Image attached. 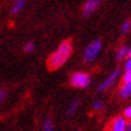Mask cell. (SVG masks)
Returning <instances> with one entry per match:
<instances>
[{
	"mask_svg": "<svg viewBox=\"0 0 131 131\" xmlns=\"http://www.w3.org/2000/svg\"><path fill=\"white\" fill-rule=\"evenodd\" d=\"M72 45L70 41H63L59 45V47L54 53H52L51 57L47 60V66L49 70H57L61 65L66 63L69 57L71 56Z\"/></svg>",
	"mask_w": 131,
	"mask_h": 131,
	"instance_id": "obj_1",
	"label": "cell"
},
{
	"mask_svg": "<svg viewBox=\"0 0 131 131\" xmlns=\"http://www.w3.org/2000/svg\"><path fill=\"white\" fill-rule=\"evenodd\" d=\"M90 76L85 73V72H75L70 78V83H71L72 87L81 88V89L87 88L90 84Z\"/></svg>",
	"mask_w": 131,
	"mask_h": 131,
	"instance_id": "obj_2",
	"label": "cell"
},
{
	"mask_svg": "<svg viewBox=\"0 0 131 131\" xmlns=\"http://www.w3.org/2000/svg\"><path fill=\"white\" fill-rule=\"evenodd\" d=\"M101 47H102V45H101V41L100 40H95V41H93V42H90L87 46L85 51H84V54H83L84 60L88 61V63L93 61L97 57V54L100 53Z\"/></svg>",
	"mask_w": 131,
	"mask_h": 131,
	"instance_id": "obj_3",
	"label": "cell"
},
{
	"mask_svg": "<svg viewBox=\"0 0 131 131\" xmlns=\"http://www.w3.org/2000/svg\"><path fill=\"white\" fill-rule=\"evenodd\" d=\"M120 71L119 70H114V71L112 72L111 75L107 77V80L105 81V82H102V83L100 84V87L97 88V90L99 91H103V90H106L107 88H110L112 85V84L115 82V80L118 78V76H119Z\"/></svg>",
	"mask_w": 131,
	"mask_h": 131,
	"instance_id": "obj_4",
	"label": "cell"
},
{
	"mask_svg": "<svg viewBox=\"0 0 131 131\" xmlns=\"http://www.w3.org/2000/svg\"><path fill=\"white\" fill-rule=\"evenodd\" d=\"M99 4H100L99 0H87L83 5V16L88 17L89 15H91L97 8Z\"/></svg>",
	"mask_w": 131,
	"mask_h": 131,
	"instance_id": "obj_5",
	"label": "cell"
},
{
	"mask_svg": "<svg viewBox=\"0 0 131 131\" xmlns=\"http://www.w3.org/2000/svg\"><path fill=\"white\" fill-rule=\"evenodd\" d=\"M127 123L124 117H117L112 122V131H126Z\"/></svg>",
	"mask_w": 131,
	"mask_h": 131,
	"instance_id": "obj_6",
	"label": "cell"
},
{
	"mask_svg": "<svg viewBox=\"0 0 131 131\" xmlns=\"http://www.w3.org/2000/svg\"><path fill=\"white\" fill-rule=\"evenodd\" d=\"M119 95L123 99H126V97L131 96V82L124 83V85L120 88V90H119Z\"/></svg>",
	"mask_w": 131,
	"mask_h": 131,
	"instance_id": "obj_7",
	"label": "cell"
},
{
	"mask_svg": "<svg viewBox=\"0 0 131 131\" xmlns=\"http://www.w3.org/2000/svg\"><path fill=\"white\" fill-rule=\"evenodd\" d=\"M127 49H129V47H126V46H122V47L117 51V53H115V59L120 60V59H123L124 57H126Z\"/></svg>",
	"mask_w": 131,
	"mask_h": 131,
	"instance_id": "obj_8",
	"label": "cell"
},
{
	"mask_svg": "<svg viewBox=\"0 0 131 131\" xmlns=\"http://www.w3.org/2000/svg\"><path fill=\"white\" fill-rule=\"evenodd\" d=\"M23 7H24V1H16L15 5H13L12 8H11V13L12 15H16V13H18V12L22 11Z\"/></svg>",
	"mask_w": 131,
	"mask_h": 131,
	"instance_id": "obj_9",
	"label": "cell"
},
{
	"mask_svg": "<svg viewBox=\"0 0 131 131\" xmlns=\"http://www.w3.org/2000/svg\"><path fill=\"white\" fill-rule=\"evenodd\" d=\"M130 29H131V20H125V22L122 24L120 31H122V34H126Z\"/></svg>",
	"mask_w": 131,
	"mask_h": 131,
	"instance_id": "obj_10",
	"label": "cell"
},
{
	"mask_svg": "<svg viewBox=\"0 0 131 131\" xmlns=\"http://www.w3.org/2000/svg\"><path fill=\"white\" fill-rule=\"evenodd\" d=\"M77 107H78V101H73V102L69 106V110H68V114L69 115H72L77 111Z\"/></svg>",
	"mask_w": 131,
	"mask_h": 131,
	"instance_id": "obj_11",
	"label": "cell"
},
{
	"mask_svg": "<svg viewBox=\"0 0 131 131\" xmlns=\"http://www.w3.org/2000/svg\"><path fill=\"white\" fill-rule=\"evenodd\" d=\"M43 131H54L52 119H49V118L46 119V122H45V124H43Z\"/></svg>",
	"mask_w": 131,
	"mask_h": 131,
	"instance_id": "obj_12",
	"label": "cell"
},
{
	"mask_svg": "<svg viewBox=\"0 0 131 131\" xmlns=\"http://www.w3.org/2000/svg\"><path fill=\"white\" fill-rule=\"evenodd\" d=\"M102 107H103L102 100H96V101L93 102V108H94L95 111H99V110H101Z\"/></svg>",
	"mask_w": 131,
	"mask_h": 131,
	"instance_id": "obj_13",
	"label": "cell"
},
{
	"mask_svg": "<svg viewBox=\"0 0 131 131\" xmlns=\"http://www.w3.org/2000/svg\"><path fill=\"white\" fill-rule=\"evenodd\" d=\"M123 82H124V83L131 82V69L125 71V73H124V76H123Z\"/></svg>",
	"mask_w": 131,
	"mask_h": 131,
	"instance_id": "obj_14",
	"label": "cell"
},
{
	"mask_svg": "<svg viewBox=\"0 0 131 131\" xmlns=\"http://www.w3.org/2000/svg\"><path fill=\"white\" fill-rule=\"evenodd\" d=\"M34 48H35V46H34V43H32V42H28V43L24 45V52H27V53L32 52V51H34Z\"/></svg>",
	"mask_w": 131,
	"mask_h": 131,
	"instance_id": "obj_15",
	"label": "cell"
},
{
	"mask_svg": "<svg viewBox=\"0 0 131 131\" xmlns=\"http://www.w3.org/2000/svg\"><path fill=\"white\" fill-rule=\"evenodd\" d=\"M124 115H125L126 118H131V105L127 108H125V111H124Z\"/></svg>",
	"mask_w": 131,
	"mask_h": 131,
	"instance_id": "obj_16",
	"label": "cell"
},
{
	"mask_svg": "<svg viewBox=\"0 0 131 131\" xmlns=\"http://www.w3.org/2000/svg\"><path fill=\"white\" fill-rule=\"evenodd\" d=\"M131 69V58H127V61L125 63V70H130Z\"/></svg>",
	"mask_w": 131,
	"mask_h": 131,
	"instance_id": "obj_17",
	"label": "cell"
},
{
	"mask_svg": "<svg viewBox=\"0 0 131 131\" xmlns=\"http://www.w3.org/2000/svg\"><path fill=\"white\" fill-rule=\"evenodd\" d=\"M5 94H6V93H5V90H0V102H1V101L4 100Z\"/></svg>",
	"mask_w": 131,
	"mask_h": 131,
	"instance_id": "obj_18",
	"label": "cell"
},
{
	"mask_svg": "<svg viewBox=\"0 0 131 131\" xmlns=\"http://www.w3.org/2000/svg\"><path fill=\"white\" fill-rule=\"evenodd\" d=\"M126 57L127 58H131V47L127 49V53H126Z\"/></svg>",
	"mask_w": 131,
	"mask_h": 131,
	"instance_id": "obj_19",
	"label": "cell"
},
{
	"mask_svg": "<svg viewBox=\"0 0 131 131\" xmlns=\"http://www.w3.org/2000/svg\"><path fill=\"white\" fill-rule=\"evenodd\" d=\"M126 131H131V118H130V122H129V124H127V129Z\"/></svg>",
	"mask_w": 131,
	"mask_h": 131,
	"instance_id": "obj_20",
	"label": "cell"
},
{
	"mask_svg": "<svg viewBox=\"0 0 131 131\" xmlns=\"http://www.w3.org/2000/svg\"><path fill=\"white\" fill-rule=\"evenodd\" d=\"M16 1H24V0H16Z\"/></svg>",
	"mask_w": 131,
	"mask_h": 131,
	"instance_id": "obj_21",
	"label": "cell"
}]
</instances>
